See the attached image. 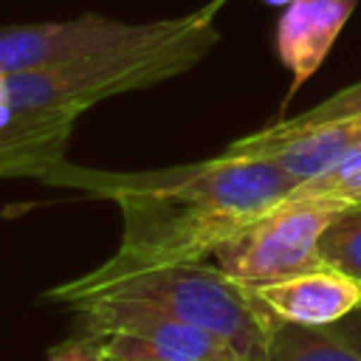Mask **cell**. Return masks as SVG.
Segmentation results:
<instances>
[{
	"label": "cell",
	"mask_w": 361,
	"mask_h": 361,
	"mask_svg": "<svg viewBox=\"0 0 361 361\" xmlns=\"http://www.w3.org/2000/svg\"><path fill=\"white\" fill-rule=\"evenodd\" d=\"M39 178L116 203L121 212L118 251L141 259H206L302 186L276 161L231 149L141 172L73 166L62 158Z\"/></svg>",
	"instance_id": "cell-1"
},
{
	"label": "cell",
	"mask_w": 361,
	"mask_h": 361,
	"mask_svg": "<svg viewBox=\"0 0 361 361\" xmlns=\"http://www.w3.org/2000/svg\"><path fill=\"white\" fill-rule=\"evenodd\" d=\"M45 299L68 310L85 302H133L220 336L240 361H265L274 316L254 290L203 259H141L116 251L99 268L59 282Z\"/></svg>",
	"instance_id": "cell-2"
},
{
	"label": "cell",
	"mask_w": 361,
	"mask_h": 361,
	"mask_svg": "<svg viewBox=\"0 0 361 361\" xmlns=\"http://www.w3.org/2000/svg\"><path fill=\"white\" fill-rule=\"evenodd\" d=\"M223 3L226 0L209 3L200 23L169 42L0 76V135L23 121L79 118V113L96 102L186 73L220 39L214 14Z\"/></svg>",
	"instance_id": "cell-3"
},
{
	"label": "cell",
	"mask_w": 361,
	"mask_h": 361,
	"mask_svg": "<svg viewBox=\"0 0 361 361\" xmlns=\"http://www.w3.org/2000/svg\"><path fill=\"white\" fill-rule=\"evenodd\" d=\"M355 200L299 186L293 195L254 217L212 257L245 285L285 279L324 265L322 237Z\"/></svg>",
	"instance_id": "cell-4"
},
{
	"label": "cell",
	"mask_w": 361,
	"mask_h": 361,
	"mask_svg": "<svg viewBox=\"0 0 361 361\" xmlns=\"http://www.w3.org/2000/svg\"><path fill=\"white\" fill-rule=\"evenodd\" d=\"M206 6L183 17L124 23L102 14H79L56 23H28L0 28V76L65 65L85 56L130 51L169 42L200 23Z\"/></svg>",
	"instance_id": "cell-5"
},
{
	"label": "cell",
	"mask_w": 361,
	"mask_h": 361,
	"mask_svg": "<svg viewBox=\"0 0 361 361\" xmlns=\"http://www.w3.org/2000/svg\"><path fill=\"white\" fill-rule=\"evenodd\" d=\"M71 313L73 327L104 341L107 361H240L231 344L212 330L147 305L85 302Z\"/></svg>",
	"instance_id": "cell-6"
},
{
	"label": "cell",
	"mask_w": 361,
	"mask_h": 361,
	"mask_svg": "<svg viewBox=\"0 0 361 361\" xmlns=\"http://www.w3.org/2000/svg\"><path fill=\"white\" fill-rule=\"evenodd\" d=\"M248 288L274 319L302 327H330L361 305V279L327 262Z\"/></svg>",
	"instance_id": "cell-7"
},
{
	"label": "cell",
	"mask_w": 361,
	"mask_h": 361,
	"mask_svg": "<svg viewBox=\"0 0 361 361\" xmlns=\"http://www.w3.org/2000/svg\"><path fill=\"white\" fill-rule=\"evenodd\" d=\"M358 0H290L276 23V56L302 87L324 62Z\"/></svg>",
	"instance_id": "cell-8"
},
{
	"label": "cell",
	"mask_w": 361,
	"mask_h": 361,
	"mask_svg": "<svg viewBox=\"0 0 361 361\" xmlns=\"http://www.w3.org/2000/svg\"><path fill=\"white\" fill-rule=\"evenodd\" d=\"M76 118H39L25 121L0 135V178L6 175H42L65 158V144Z\"/></svg>",
	"instance_id": "cell-9"
},
{
	"label": "cell",
	"mask_w": 361,
	"mask_h": 361,
	"mask_svg": "<svg viewBox=\"0 0 361 361\" xmlns=\"http://www.w3.org/2000/svg\"><path fill=\"white\" fill-rule=\"evenodd\" d=\"M265 361H361V355L330 336L324 327H302L276 319L271 327Z\"/></svg>",
	"instance_id": "cell-10"
},
{
	"label": "cell",
	"mask_w": 361,
	"mask_h": 361,
	"mask_svg": "<svg viewBox=\"0 0 361 361\" xmlns=\"http://www.w3.org/2000/svg\"><path fill=\"white\" fill-rule=\"evenodd\" d=\"M322 259L361 279V200H355L322 237Z\"/></svg>",
	"instance_id": "cell-11"
},
{
	"label": "cell",
	"mask_w": 361,
	"mask_h": 361,
	"mask_svg": "<svg viewBox=\"0 0 361 361\" xmlns=\"http://www.w3.org/2000/svg\"><path fill=\"white\" fill-rule=\"evenodd\" d=\"M355 116H361V82L341 87L338 93L327 96L316 107H310V110H305V113H299L293 118H285L282 124L299 130V127H316V124H330V121L355 118Z\"/></svg>",
	"instance_id": "cell-12"
},
{
	"label": "cell",
	"mask_w": 361,
	"mask_h": 361,
	"mask_svg": "<svg viewBox=\"0 0 361 361\" xmlns=\"http://www.w3.org/2000/svg\"><path fill=\"white\" fill-rule=\"evenodd\" d=\"M45 361H107V350L96 333L73 327V333L65 341L48 350Z\"/></svg>",
	"instance_id": "cell-13"
},
{
	"label": "cell",
	"mask_w": 361,
	"mask_h": 361,
	"mask_svg": "<svg viewBox=\"0 0 361 361\" xmlns=\"http://www.w3.org/2000/svg\"><path fill=\"white\" fill-rule=\"evenodd\" d=\"M330 336H336L341 344H347L353 353H358L361 355V305L355 307V310H350L344 319H338L336 324H330V327H324Z\"/></svg>",
	"instance_id": "cell-14"
},
{
	"label": "cell",
	"mask_w": 361,
	"mask_h": 361,
	"mask_svg": "<svg viewBox=\"0 0 361 361\" xmlns=\"http://www.w3.org/2000/svg\"><path fill=\"white\" fill-rule=\"evenodd\" d=\"M358 200H361V197H358Z\"/></svg>",
	"instance_id": "cell-15"
}]
</instances>
